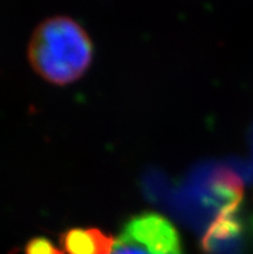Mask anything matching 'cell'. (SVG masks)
Returning a JSON list of instances; mask_svg holds the SVG:
<instances>
[{
    "label": "cell",
    "instance_id": "cell-1",
    "mask_svg": "<svg viewBox=\"0 0 253 254\" xmlns=\"http://www.w3.org/2000/svg\"><path fill=\"white\" fill-rule=\"evenodd\" d=\"M93 58L89 35L75 19L47 18L34 30L29 43V61L39 76L56 85L78 80Z\"/></svg>",
    "mask_w": 253,
    "mask_h": 254
},
{
    "label": "cell",
    "instance_id": "cell-2",
    "mask_svg": "<svg viewBox=\"0 0 253 254\" xmlns=\"http://www.w3.org/2000/svg\"><path fill=\"white\" fill-rule=\"evenodd\" d=\"M119 238L137 243L150 254L182 253L176 227L158 213H141L129 218Z\"/></svg>",
    "mask_w": 253,
    "mask_h": 254
},
{
    "label": "cell",
    "instance_id": "cell-3",
    "mask_svg": "<svg viewBox=\"0 0 253 254\" xmlns=\"http://www.w3.org/2000/svg\"><path fill=\"white\" fill-rule=\"evenodd\" d=\"M68 254H111L115 239L98 229H71L60 238Z\"/></svg>",
    "mask_w": 253,
    "mask_h": 254
},
{
    "label": "cell",
    "instance_id": "cell-4",
    "mask_svg": "<svg viewBox=\"0 0 253 254\" xmlns=\"http://www.w3.org/2000/svg\"><path fill=\"white\" fill-rule=\"evenodd\" d=\"M25 254H65V252L57 248L49 239L38 236L27 242L25 245Z\"/></svg>",
    "mask_w": 253,
    "mask_h": 254
},
{
    "label": "cell",
    "instance_id": "cell-5",
    "mask_svg": "<svg viewBox=\"0 0 253 254\" xmlns=\"http://www.w3.org/2000/svg\"><path fill=\"white\" fill-rule=\"evenodd\" d=\"M111 254H150L144 247L131 240L118 238Z\"/></svg>",
    "mask_w": 253,
    "mask_h": 254
},
{
    "label": "cell",
    "instance_id": "cell-6",
    "mask_svg": "<svg viewBox=\"0 0 253 254\" xmlns=\"http://www.w3.org/2000/svg\"><path fill=\"white\" fill-rule=\"evenodd\" d=\"M179 254H183V253H179Z\"/></svg>",
    "mask_w": 253,
    "mask_h": 254
}]
</instances>
